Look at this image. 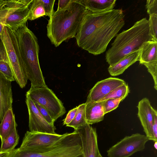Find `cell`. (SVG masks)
Here are the masks:
<instances>
[{
	"label": "cell",
	"instance_id": "obj_15",
	"mask_svg": "<svg viewBox=\"0 0 157 157\" xmlns=\"http://www.w3.org/2000/svg\"><path fill=\"white\" fill-rule=\"evenodd\" d=\"M157 41L151 40L144 43L140 49L139 61L148 70L157 68Z\"/></svg>",
	"mask_w": 157,
	"mask_h": 157
},
{
	"label": "cell",
	"instance_id": "obj_26",
	"mask_svg": "<svg viewBox=\"0 0 157 157\" xmlns=\"http://www.w3.org/2000/svg\"><path fill=\"white\" fill-rule=\"evenodd\" d=\"M124 99L125 98L123 97L118 99H109L104 101L105 114L116 109L120 102Z\"/></svg>",
	"mask_w": 157,
	"mask_h": 157
},
{
	"label": "cell",
	"instance_id": "obj_12",
	"mask_svg": "<svg viewBox=\"0 0 157 157\" xmlns=\"http://www.w3.org/2000/svg\"><path fill=\"white\" fill-rule=\"evenodd\" d=\"M75 130L80 138L83 157H97L99 151L96 128L87 124Z\"/></svg>",
	"mask_w": 157,
	"mask_h": 157
},
{
	"label": "cell",
	"instance_id": "obj_13",
	"mask_svg": "<svg viewBox=\"0 0 157 157\" xmlns=\"http://www.w3.org/2000/svg\"><path fill=\"white\" fill-rule=\"evenodd\" d=\"M125 84L123 80L114 77L98 81L90 91L86 103L98 101L114 89Z\"/></svg>",
	"mask_w": 157,
	"mask_h": 157
},
{
	"label": "cell",
	"instance_id": "obj_28",
	"mask_svg": "<svg viewBox=\"0 0 157 157\" xmlns=\"http://www.w3.org/2000/svg\"><path fill=\"white\" fill-rule=\"evenodd\" d=\"M33 102L39 113L50 124L54 125L55 121L47 110L39 103L35 101Z\"/></svg>",
	"mask_w": 157,
	"mask_h": 157
},
{
	"label": "cell",
	"instance_id": "obj_21",
	"mask_svg": "<svg viewBox=\"0 0 157 157\" xmlns=\"http://www.w3.org/2000/svg\"><path fill=\"white\" fill-rule=\"evenodd\" d=\"M86 103L78 106L77 110L75 117L66 126L73 128L75 130L87 124L86 115Z\"/></svg>",
	"mask_w": 157,
	"mask_h": 157
},
{
	"label": "cell",
	"instance_id": "obj_17",
	"mask_svg": "<svg viewBox=\"0 0 157 157\" xmlns=\"http://www.w3.org/2000/svg\"><path fill=\"white\" fill-rule=\"evenodd\" d=\"M104 103V101L86 103V118L87 124H92L103 120L105 115Z\"/></svg>",
	"mask_w": 157,
	"mask_h": 157
},
{
	"label": "cell",
	"instance_id": "obj_37",
	"mask_svg": "<svg viewBox=\"0 0 157 157\" xmlns=\"http://www.w3.org/2000/svg\"><path fill=\"white\" fill-rule=\"evenodd\" d=\"M5 25L2 23H0V36L1 35L4 28Z\"/></svg>",
	"mask_w": 157,
	"mask_h": 157
},
{
	"label": "cell",
	"instance_id": "obj_31",
	"mask_svg": "<svg viewBox=\"0 0 157 157\" xmlns=\"http://www.w3.org/2000/svg\"><path fill=\"white\" fill-rule=\"evenodd\" d=\"M0 61H5L9 63L6 48L1 36H0Z\"/></svg>",
	"mask_w": 157,
	"mask_h": 157
},
{
	"label": "cell",
	"instance_id": "obj_16",
	"mask_svg": "<svg viewBox=\"0 0 157 157\" xmlns=\"http://www.w3.org/2000/svg\"><path fill=\"white\" fill-rule=\"evenodd\" d=\"M11 82L0 72V124L6 112L9 109H12Z\"/></svg>",
	"mask_w": 157,
	"mask_h": 157
},
{
	"label": "cell",
	"instance_id": "obj_6",
	"mask_svg": "<svg viewBox=\"0 0 157 157\" xmlns=\"http://www.w3.org/2000/svg\"><path fill=\"white\" fill-rule=\"evenodd\" d=\"M1 37L6 48L15 80L23 88L26 85L28 79L16 36L10 28L5 26Z\"/></svg>",
	"mask_w": 157,
	"mask_h": 157
},
{
	"label": "cell",
	"instance_id": "obj_8",
	"mask_svg": "<svg viewBox=\"0 0 157 157\" xmlns=\"http://www.w3.org/2000/svg\"><path fill=\"white\" fill-rule=\"evenodd\" d=\"M149 140L146 135L139 133L125 137L107 151L108 157H129L143 150Z\"/></svg>",
	"mask_w": 157,
	"mask_h": 157
},
{
	"label": "cell",
	"instance_id": "obj_18",
	"mask_svg": "<svg viewBox=\"0 0 157 157\" xmlns=\"http://www.w3.org/2000/svg\"><path fill=\"white\" fill-rule=\"evenodd\" d=\"M140 50L124 57L119 61L108 68L109 74L115 76L122 74L129 67L139 61Z\"/></svg>",
	"mask_w": 157,
	"mask_h": 157
},
{
	"label": "cell",
	"instance_id": "obj_29",
	"mask_svg": "<svg viewBox=\"0 0 157 157\" xmlns=\"http://www.w3.org/2000/svg\"><path fill=\"white\" fill-rule=\"evenodd\" d=\"M41 0L45 11V16L50 17L54 12L53 7L55 0Z\"/></svg>",
	"mask_w": 157,
	"mask_h": 157
},
{
	"label": "cell",
	"instance_id": "obj_20",
	"mask_svg": "<svg viewBox=\"0 0 157 157\" xmlns=\"http://www.w3.org/2000/svg\"><path fill=\"white\" fill-rule=\"evenodd\" d=\"M17 126L13 110L9 109L6 112L0 124V138L1 142L5 140Z\"/></svg>",
	"mask_w": 157,
	"mask_h": 157
},
{
	"label": "cell",
	"instance_id": "obj_40",
	"mask_svg": "<svg viewBox=\"0 0 157 157\" xmlns=\"http://www.w3.org/2000/svg\"><path fill=\"white\" fill-rule=\"evenodd\" d=\"M1 152V151H0V152Z\"/></svg>",
	"mask_w": 157,
	"mask_h": 157
},
{
	"label": "cell",
	"instance_id": "obj_36",
	"mask_svg": "<svg viewBox=\"0 0 157 157\" xmlns=\"http://www.w3.org/2000/svg\"><path fill=\"white\" fill-rule=\"evenodd\" d=\"M6 3V0H0V9L4 6Z\"/></svg>",
	"mask_w": 157,
	"mask_h": 157
},
{
	"label": "cell",
	"instance_id": "obj_32",
	"mask_svg": "<svg viewBox=\"0 0 157 157\" xmlns=\"http://www.w3.org/2000/svg\"><path fill=\"white\" fill-rule=\"evenodd\" d=\"M78 106L70 110L67 114L66 118L63 120V125H67L73 119L76 115Z\"/></svg>",
	"mask_w": 157,
	"mask_h": 157
},
{
	"label": "cell",
	"instance_id": "obj_11",
	"mask_svg": "<svg viewBox=\"0 0 157 157\" xmlns=\"http://www.w3.org/2000/svg\"><path fill=\"white\" fill-rule=\"evenodd\" d=\"M65 135L31 132L25 133L19 147L34 148L49 147L56 143Z\"/></svg>",
	"mask_w": 157,
	"mask_h": 157
},
{
	"label": "cell",
	"instance_id": "obj_2",
	"mask_svg": "<svg viewBox=\"0 0 157 157\" xmlns=\"http://www.w3.org/2000/svg\"><path fill=\"white\" fill-rule=\"evenodd\" d=\"M88 11L81 0H71L63 9L54 12L47 26V36L56 47L75 37Z\"/></svg>",
	"mask_w": 157,
	"mask_h": 157
},
{
	"label": "cell",
	"instance_id": "obj_35",
	"mask_svg": "<svg viewBox=\"0 0 157 157\" xmlns=\"http://www.w3.org/2000/svg\"><path fill=\"white\" fill-rule=\"evenodd\" d=\"M10 155V152H0V157H9Z\"/></svg>",
	"mask_w": 157,
	"mask_h": 157
},
{
	"label": "cell",
	"instance_id": "obj_9",
	"mask_svg": "<svg viewBox=\"0 0 157 157\" xmlns=\"http://www.w3.org/2000/svg\"><path fill=\"white\" fill-rule=\"evenodd\" d=\"M33 0H18L10 10L4 25L13 31L26 24L28 20L30 5Z\"/></svg>",
	"mask_w": 157,
	"mask_h": 157
},
{
	"label": "cell",
	"instance_id": "obj_10",
	"mask_svg": "<svg viewBox=\"0 0 157 157\" xmlns=\"http://www.w3.org/2000/svg\"><path fill=\"white\" fill-rule=\"evenodd\" d=\"M25 102L29 114V131L49 134L56 133L54 125L49 123L42 117L28 95L26 94Z\"/></svg>",
	"mask_w": 157,
	"mask_h": 157
},
{
	"label": "cell",
	"instance_id": "obj_25",
	"mask_svg": "<svg viewBox=\"0 0 157 157\" xmlns=\"http://www.w3.org/2000/svg\"><path fill=\"white\" fill-rule=\"evenodd\" d=\"M0 72L8 80L11 82L15 80L12 69L9 63L0 61Z\"/></svg>",
	"mask_w": 157,
	"mask_h": 157
},
{
	"label": "cell",
	"instance_id": "obj_27",
	"mask_svg": "<svg viewBox=\"0 0 157 157\" xmlns=\"http://www.w3.org/2000/svg\"><path fill=\"white\" fill-rule=\"evenodd\" d=\"M148 21L151 35L153 40L157 41V14L149 15Z\"/></svg>",
	"mask_w": 157,
	"mask_h": 157
},
{
	"label": "cell",
	"instance_id": "obj_19",
	"mask_svg": "<svg viewBox=\"0 0 157 157\" xmlns=\"http://www.w3.org/2000/svg\"><path fill=\"white\" fill-rule=\"evenodd\" d=\"M88 11L95 13L113 9L116 0H81Z\"/></svg>",
	"mask_w": 157,
	"mask_h": 157
},
{
	"label": "cell",
	"instance_id": "obj_4",
	"mask_svg": "<svg viewBox=\"0 0 157 157\" xmlns=\"http://www.w3.org/2000/svg\"><path fill=\"white\" fill-rule=\"evenodd\" d=\"M31 86H46L39 60V47L37 39L27 26L26 23L13 31Z\"/></svg>",
	"mask_w": 157,
	"mask_h": 157
},
{
	"label": "cell",
	"instance_id": "obj_24",
	"mask_svg": "<svg viewBox=\"0 0 157 157\" xmlns=\"http://www.w3.org/2000/svg\"><path fill=\"white\" fill-rule=\"evenodd\" d=\"M129 92L128 85L126 83L114 89L98 101L109 99H118L123 97L125 98Z\"/></svg>",
	"mask_w": 157,
	"mask_h": 157
},
{
	"label": "cell",
	"instance_id": "obj_1",
	"mask_svg": "<svg viewBox=\"0 0 157 157\" xmlns=\"http://www.w3.org/2000/svg\"><path fill=\"white\" fill-rule=\"evenodd\" d=\"M121 9L88 11L75 37L78 46L94 55L104 52L125 24Z\"/></svg>",
	"mask_w": 157,
	"mask_h": 157
},
{
	"label": "cell",
	"instance_id": "obj_23",
	"mask_svg": "<svg viewBox=\"0 0 157 157\" xmlns=\"http://www.w3.org/2000/svg\"><path fill=\"white\" fill-rule=\"evenodd\" d=\"M45 15V12L42 0H33L30 6L28 20H34Z\"/></svg>",
	"mask_w": 157,
	"mask_h": 157
},
{
	"label": "cell",
	"instance_id": "obj_3",
	"mask_svg": "<svg viewBox=\"0 0 157 157\" xmlns=\"http://www.w3.org/2000/svg\"><path fill=\"white\" fill-rule=\"evenodd\" d=\"M153 40L148 20L143 18L117 35L111 48L106 52V61L109 66H112L126 56L139 50L144 43Z\"/></svg>",
	"mask_w": 157,
	"mask_h": 157
},
{
	"label": "cell",
	"instance_id": "obj_5",
	"mask_svg": "<svg viewBox=\"0 0 157 157\" xmlns=\"http://www.w3.org/2000/svg\"><path fill=\"white\" fill-rule=\"evenodd\" d=\"M9 157H83L80 138L76 130L49 147L19 148L10 152Z\"/></svg>",
	"mask_w": 157,
	"mask_h": 157
},
{
	"label": "cell",
	"instance_id": "obj_14",
	"mask_svg": "<svg viewBox=\"0 0 157 157\" xmlns=\"http://www.w3.org/2000/svg\"><path fill=\"white\" fill-rule=\"evenodd\" d=\"M137 114L146 136L149 140L157 141L153 136L152 127L154 114L155 109L151 106L149 99L146 98L140 100L137 106Z\"/></svg>",
	"mask_w": 157,
	"mask_h": 157
},
{
	"label": "cell",
	"instance_id": "obj_22",
	"mask_svg": "<svg viewBox=\"0 0 157 157\" xmlns=\"http://www.w3.org/2000/svg\"><path fill=\"white\" fill-rule=\"evenodd\" d=\"M19 137L15 128L11 134L1 142V152H10L15 149L18 144Z\"/></svg>",
	"mask_w": 157,
	"mask_h": 157
},
{
	"label": "cell",
	"instance_id": "obj_33",
	"mask_svg": "<svg viewBox=\"0 0 157 157\" xmlns=\"http://www.w3.org/2000/svg\"><path fill=\"white\" fill-rule=\"evenodd\" d=\"M153 133L155 139L157 141V112L155 110L154 114V122L152 127Z\"/></svg>",
	"mask_w": 157,
	"mask_h": 157
},
{
	"label": "cell",
	"instance_id": "obj_34",
	"mask_svg": "<svg viewBox=\"0 0 157 157\" xmlns=\"http://www.w3.org/2000/svg\"><path fill=\"white\" fill-rule=\"evenodd\" d=\"M71 0H59L58 2L57 10H61L65 7L71 2Z\"/></svg>",
	"mask_w": 157,
	"mask_h": 157
},
{
	"label": "cell",
	"instance_id": "obj_7",
	"mask_svg": "<svg viewBox=\"0 0 157 157\" xmlns=\"http://www.w3.org/2000/svg\"><path fill=\"white\" fill-rule=\"evenodd\" d=\"M26 94L33 101L45 108L54 121L66 112L61 100L47 86L41 87L31 86Z\"/></svg>",
	"mask_w": 157,
	"mask_h": 157
},
{
	"label": "cell",
	"instance_id": "obj_38",
	"mask_svg": "<svg viewBox=\"0 0 157 157\" xmlns=\"http://www.w3.org/2000/svg\"><path fill=\"white\" fill-rule=\"evenodd\" d=\"M154 147L156 150H157V142H155L154 144Z\"/></svg>",
	"mask_w": 157,
	"mask_h": 157
},
{
	"label": "cell",
	"instance_id": "obj_30",
	"mask_svg": "<svg viewBox=\"0 0 157 157\" xmlns=\"http://www.w3.org/2000/svg\"><path fill=\"white\" fill-rule=\"evenodd\" d=\"M146 7L149 15L153 14H157V0H147Z\"/></svg>",
	"mask_w": 157,
	"mask_h": 157
},
{
	"label": "cell",
	"instance_id": "obj_39",
	"mask_svg": "<svg viewBox=\"0 0 157 157\" xmlns=\"http://www.w3.org/2000/svg\"><path fill=\"white\" fill-rule=\"evenodd\" d=\"M97 157H103L100 152L99 151L98 152Z\"/></svg>",
	"mask_w": 157,
	"mask_h": 157
}]
</instances>
